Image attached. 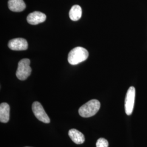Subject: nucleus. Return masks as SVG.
I'll use <instances>...</instances> for the list:
<instances>
[{
	"label": "nucleus",
	"mask_w": 147,
	"mask_h": 147,
	"mask_svg": "<svg viewBox=\"0 0 147 147\" xmlns=\"http://www.w3.org/2000/svg\"><path fill=\"white\" fill-rule=\"evenodd\" d=\"M100 108V102L99 101L96 99H92L80 107L79 115L84 118H89L94 116L99 110Z\"/></svg>",
	"instance_id": "nucleus-1"
},
{
	"label": "nucleus",
	"mask_w": 147,
	"mask_h": 147,
	"mask_svg": "<svg viewBox=\"0 0 147 147\" xmlns=\"http://www.w3.org/2000/svg\"><path fill=\"white\" fill-rule=\"evenodd\" d=\"M88 51L82 47H76L69 53L68 60L71 65H76L86 61L88 57Z\"/></svg>",
	"instance_id": "nucleus-2"
},
{
	"label": "nucleus",
	"mask_w": 147,
	"mask_h": 147,
	"mask_svg": "<svg viewBox=\"0 0 147 147\" xmlns=\"http://www.w3.org/2000/svg\"><path fill=\"white\" fill-rule=\"evenodd\" d=\"M30 64V60L28 58H24L19 61L16 72L18 79L21 81L25 80L31 75L32 69Z\"/></svg>",
	"instance_id": "nucleus-3"
},
{
	"label": "nucleus",
	"mask_w": 147,
	"mask_h": 147,
	"mask_svg": "<svg viewBox=\"0 0 147 147\" xmlns=\"http://www.w3.org/2000/svg\"><path fill=\"white\" fill-rule=\"evenodd\" d=\"M136 90L134 87H130L126 93L125 99V110L127 116H130L132 113L134 107Z\"/></svg>",
	"instance_id": "nucleus-4"
},
{
	"label": "nucleus",
	"mask_w": 147,
	"mask_h": 147,
	"mask_svg": "<svg viewBox=\"0 0 147 147\" xmlns=\"http://www.w3.org/2000/svg\"><path fill=\"white\" fill-rule=\"evenodd\" d=\"M32 111L35 117L39 121L44 123H49L50 119L44 110L42 104L38 101H35L32 104Z\"/></svg>",
	"instance_id": "nucleus-5"
},
{
	"label": "nucleus",
	"mask_w": 147,
	"mask_h": 147,
	"mask_svg": "<svg viewBox=\"0 0 147 147\" xmlns=\"http://www.w3.org/2000/svg\"><path fill=\"white\" fill-rule=\"evenodd\" d=\"M8 45L10 49L15 51L26 50L28 48L26 40L21 38L11 39L8 42Z\"/></svg>",
	"instance_id": "nucleus-6"
},
{
	"label": "nucleus",
	"mask_w": 147,
	"mask_h": 147,
	"mask_svg": "<svg viewBox=\"0 0 147 147\" xmlns=\"http://www.w3.org/2000/svg\"><path fill=\"white\" fill-rule=\"evenodd\" d=\"M47 16L42 12L35 11L29 14L27 17V21L31 24L36 25L40 23H42L46 20Z\"/></svg>",
	"instance_id": "nucleus-7"
},
{
	"label": "nucleus",
	"mask_w": 147,
	"mask_h": 147,
	"mask_svg": "<svg viewBox=\"0 0 147 147\" xmlns=\"http://www.w3.org/2000/svg\"><path fill=\"white\" fill-rule=\"evenodd\" d=\"M8 5L9 9L14 12H20L26 8V5L23 0H9Z\"/></svg>",
	"instance_id": "nucleus-8"
},
{
	"label": "nucleus",
	"mask_w": 147,
	"mask_h": 147,
	"mask_svg": "<svg viewBox=\"0 0 147 147\" xmlns=\"http://www.w3.org/2000/svg\"><path fill=\"white\" fill-rule=\"evenodd\" d=\"M10 118V107L6 102L1 103L0 105V121L1 123L8 122Z\"/></svg>",
	"instance_id": "nucleus-9"
},
{
	"label": "nucleus",
	"mask_w": 147,
	"mask_h": 147,
	"mask_svg": "<svg viewBox=\"0 0 147 147\" xmlns=\"http://www.w3.org/2000/svg\"><path fill=\"white\" fill-rule=\"evenodd\" d=\"M68 135L71 140L77 144H82L85 141V137L84 134L76 129H72L69 130Z\"/></svg>",
	"instance_id": "nucleus-10"
},
{
	"label": "nucleus",
	"mask_w": 147,
	"mask_h": 147,
	"mask_svg": "<svg viewBox=\"0 0 147 147\" xmlns=\"http://www.w3.org/2000/svg\"><path fill=\"white\" fill-rule=\"evenodd\" d=\"M69 18L73 21H78L81 18L82 9L79 5H74L69 11Z\"/></svg>",
	"instance_id": "nucleus-11"
},
{
	"label": "nucleus",
	"mask_w": 147,
	"mask_h": 147,
	"mask_svg": "<svg viewBox=\"0 0 147 147\" xmlns=\"http://www.w3.org/2000/svg\"><path fill=\"white\" fill-rule=\"evenodd\" d=\"M96 147H109V142L107 140L104 138H100L98 140L96 143Z\"/></svg>",
	"instance_id": "nucleus-12"
},
{
	"label": "nucleus",
	"mask_w": 147,
	"mask_h": 147,
	"mask_svg": "<svg viewBox=\"0 0 147 147\" xmlns=\"http://www.w3.org/2000/svg\"></svg>",
	"instance_id": "nucleus-13"
}]
</instances>
